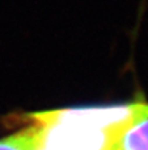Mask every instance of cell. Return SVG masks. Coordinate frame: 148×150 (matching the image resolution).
<instances>
[{
  "mask_svg": "<svg viewBox=\"0 0 148 150\" xmlns=\"http://www.w3.org/2000/svg\"><path fill=\"white\" fill-rule=\"evenodd\" d=\"M30 122L31 124L22 130L0 140V150H36L38 148L42 142L41 127L33 120H30Z\"/></svg>",
  "mask_w": 148,
  "mask_h": 150,
  "instance_id": "obj_3",
  "label": "cell"
},
{
  "mask_svg": "<svg viewBox=\"0 0 148 150\" xmlns=\"http://www.w3.org/2000/svg\"><path fill=\"white\" fill-rule=\"evenodd\" d=\"M41 127L43 150H106L112 132L77 122L60 116L54 111L34 112L26 115Z\"/></svg>",
  "mask_w": 148,
  "mask_h": 150,
  "instance_id": "obj_1",
  "label": "cell"
},
{
  "mask_svg": "<svg viewBox=\"0 0 148 150\" xmlns=\"http://www.w3.org/2000/svg\"><path fill=\"white\" fill-rule=\"evenodd\" d=\"M106 150H148V117L112 138Z\"/></svg>",
  "mask_w": 148,
  "mask_h": 150,
  "instance_id": "obj_2",
  "label": "cell"
}]
</instances>
